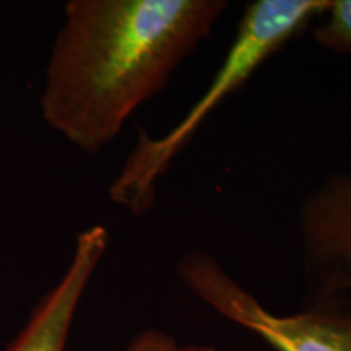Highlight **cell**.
I'll return each instance as SVG.
<instances>
[{
	"mask_svg": "<svg viewBox=\"0 0 351 351\" xmlns=\"http://www.w3.org/2000/svg\"><path fill=\"white\" fill-rule=\"evenodd\" d=\"M226 10L225 0L69 2L44 73V121L78 150L101 152Z\"/></svg>",
	"mask_w": 351,
	"mask_h": 351,
	"instance_id": "1",
	"label": "cell"
},
{
	"mask_svg": "<svg viewBox=\"0 0 351 351\" xmlns=\"http://www.w3.org/2000/svg\"><path fill=\"white\" fill-rule=\"evenodd\" d=\"M328 5L330 0H256L249 3L225 60L186 116L160 137L140 134L134 150L109 186L114 204L137 217L152 210L160 179L215 109L238 93L276 51L314 19L322 16Z\"/></svg>",
	"mask_w": 351,
	"mask_h": 351,
	"instance_id": "2",
	"label": "cell"
},
{
	"mask_svg": "<svg viewBox=\"0 0 351 351\" xmlns=\"http://www.w3.org/2000/svg\"><path fill=\"white\" fill-rule=\"evenodd\" d=\"M178 274L195 296L223 317L262 337L276 351H351V313H270L207 252L186 254L178 263Z\"/></svg>",
	"mask_w": 351,
	"mask_h": 351,
	"instance_id": "3",
	"label": "cell"
},
{
	"mask_svg": "<svg viewBox=\"0 0 351 351\" xmlns=\"http://www.w3.org/2000/svg\"><path fill=\"white\" fill-rule=\"evenodd\" d=\"M298 232L315 301L309 309L351 313V173L332 176L302 200Z\"/></svg>",
	"mask_w": 351,
	"mask_h": 351,
	"instance_id": "4",
	"label": "cell"
},
{
	"mask_svg": "<svg viewBox=\"0 0 351 351\" xmlns=\"http://www.w3.org/2000/svg\"><path fill=\"white\" fill-rule=\"evenodd\" d=\"M109 245L106 228L96 225L78 234L70 263L59 283L43 298L28 324L7 351H64L83 293Z\"/></svg>",
	"mask_w": 351,
	"mask_h": 351,
	"instance_id": "5",
	"label": "cell"
},
{
	"mask_svg": "<svg viewBox=\"0 0 351 351\" xmlns=\"http://www.w3.org/2000/svg\"><path fill=\"white\" fill-rule=\"evenodd\" d=\"M324 21L314 32V41L324 49L351 52V0H330Z\"/></svg>",
	"mask_w": 351,
	"mask_h": 351,
	"instance_id": "6",
	"label": "cell"
},
{
	"mask_svg": "<svg viewBox=\"0 0 351 351\" xmlns=\"http://www.w3.org/2000/svg\"><path fill=\"white\" fill-rule=\"evenodd\" d=\"M179 346L173 337L160 330H147L135 337L125 351H179Z\"/></svg>",
	"mask_w": 351,
	"mask_h": 351,
	"instance_id": "7",
	"label": "cell"
},
{
	"mask_svg": "<svg viewBox=\"0 0 351 351\" xmlns=\"http://www.w3.org/2000/svg\"><path fill=\"white\" fill-rule=\"evenodd\" d=\"M179 351H217L212 346H199V345H192V346H181Z\"/></svg>",
	"mask_w": 351,
	"mask_h": 351,
	"instance_id": "8",
	"label": "cell"
}]
</instances>
